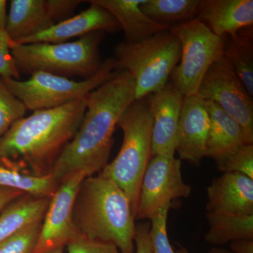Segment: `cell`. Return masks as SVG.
<instances>
[{"instance_id": "1", "label": "cell", "mask_w": 253, "mask_h": 253, "mask_svg": "<svg viewBox=\"0 0 253 253\" xmlns=\"http://www.w3.org/2000/svg\"><path fill=\"white\" fill-rule=\"evenodd\" d=\"M134 101V80L127 71L120 70L86 96L81 126L49 173L58 185L74 173L91 176L102 170L109 163L118 121Z\"/></svg>"}, {"instance_id": "2", "label": "cell", "mask_w": 253, "mask_h": 253, "mask_svg": "<svg viewBox=\"0 0 253 253\" xmlns=\"http://www.w3.org/2000/svg\"><path fill=\"white\" fill-rule=\"evenodd\" d=\"M85 111L86 98L18 120L0 139V166L28 175L49 174Z\"/></svg>"}, {"instance_id": "3", "label": "cell", "mask_w": 253, "mask_h": 253, "mask_svg": "<svg viewBox=\"0 0 253 253\" xmlns=\"http://www.w3.org/2000/svg\"><path fill=\"white\" fill-rule=\"evenodd\" d=\"M73 219L78 234L113 244L121 253H135V217L129 198L107 178H84L76 195Z\"/></svg>"}, {"instance_id": "4", "label": "cell", "mask_w": 253, "mask_h": 253, "mask_svg": "<svg viewBox=\"0 0 253 253\" xmlns=\"http://www.w3.org/2000/svg\"><path fill=\"white\" fill-rule=\"evenodd\" d=\"M105 37L98 31L78 41L63 43L21 44L9 41V48L19 73H46L65 78L94 76L104 61L99 46Z\"/></svg>"}, {"instance_id": "5", "label": "cell", "mask_w": 253, "mask_h": 253, "mask_svg": "<svg viewBox=\"0 0 253 253\" xmlns=\"http://www.w3.org/2000/svg\"><path fill=\"white\" fill-rule=\"evenodd\" d=\"M118 126L123 132L122 146L99 175L113 181L126 193L134 215L141 180L152 157L153 118L147 97L135 100L123 113Z\"/></svg>"}, {"instance_id": "6", "label": "cell", "mask_w": 253, "mask_h": 253, "mask_svg": "<svg viewBox=\"0 0 253 253\" xmlns=\"http://www.w3.org/2000/svg\"><path fill=\"white\" fill-rule=\"evenodd\" d=\"M116 68L126 71L135 84V100L147 97L168 83L181 57V44L170 31L137 43H118L113 49Z\"/></svg>"}, {"instance_id": "7", "label": "cell", "mask_w": 253, "mask_h": 253, "mask_svg": "<svg viewBox=\"0 0 253 253\" xmlns=\"http://www.w3.org/2000/svg\"><path fill=\"white\" fill-rule=\"evenodd\" d=\"M117 71L114 58L105 60L92 77L81 81L46 73L31 75L28 81L2 79L11 92L32 111L55 109L86 96L104 84Z\"/></svg>"}, {"instance_id": "8", "label": "cell", "mask_w": 253, "mask_h": 253, "mask_svg": "<svg viewBox=\"0 0 253 253\" xmlns=\"http://www.w3.org/2000/svg\"><path fill=\"white\" fill-rule=\"evenodd\" d=\"M181 44V57L171 74V83L184 96L197 94L213 63L223 56L224 39L194 18L171 27Z\"/></svg>"}, {"instance_id": "9", "label": "cell", "mask_w": 253, "mask_h": 253, "mask_svg": "<svg viewBox=\"0 0 253 253\" xmlns=\"http://www.w3.org/2000/svg\"><path fill=\"white\" fill-rule=\"evenodd\" d=\"M197 95L204 101L219 105L239 123L245 144H253V97L224 56L209 68Z\"/></svg>"}, {"instance_id": "10", "label": "cell", "mask_w": 253, "mask_h": 253, "mask_svg": "<svg viewBox=\"0 0 253 253\" xmlns=\"http://www.w3.org/2000/svg\"><path fill=\"white\" fill-rule=\"evenodd\" d=\"M191 193V186L183 179L179 158L174 154L152 156L141 180L134 217L151 220L165 206Z\"/></svg>"}, {"instance_id": "11", "label": "cell", "mask_w": 253, "mask_h": 253, "mask_svg": "<svg viewBox=\"0 0 253 253\" xmlns=\"http://www.w3.org/2000/svg\"><path fill=\"white\" fill-rule=\"evenodd\" d=\"M87 177L79 172L61 181L50 199L42 221L41 231L34 253H46L64 247L78 236L73 219V206L82 181Z\"/></svg>"}, {"instance_id": "12", "label": "cell", "mask_w": 253, "mask_h": 253, "mask_svg": "<svg viewBox=\"0 0 253 253\" xmlns=\"http://www.w3.org/2000/svg\"><path fill=\"white\" fill-rule=\"evenodd\" d=\"M184 97L171 82L147 96L153 118L152 156L174 154Z\"/></svg>"}, {"instance_id": "13", "label": "cell", "mask_w": 253, "mask_h": 253, "mask_svg": "<svg viewBox=\"0 0 253 253\" xmlns=\"http://www.w3.org/2000/svg\"><path fill=\"white\" fill-rule=\"evenodd\" d=\"M209 130L210 118L204 100L197 94L184 96L175 148L181 161L199 167L206 157Z\"/></svg>"}, {"instance_id": "14", "label": "cell", "mask_w": 253, "mask_h": 253, "mask_svg": "<svg viewBox=\"0 0 253 253\" xmlns=\"http://www.w3.org/2000/svg\"><path fill=\"white\" fill-rule=\"evenodd\" d=\"M89 4V8L80 14L56 23L49 29L23 40L17 44L63 43L94 32L115 33L121 31L119 23L107 10L99 5Z\"/></svg>"}, {"instance_id": "15", "label": "cell", "mask_w": 253, "mask_h": 253, "mask_svg": "<svg viewBox=\"0 0 253 253\" xmlns=\"http://www.w3.org/2000/svg\"><path fill=\"white\" fill-rule=\"evenodd\" d=\"M206 212L253 214V179L239 173H223L207 188Z\"/></svg>"}, {"instance_id": "16", "label": "cell", "mask_w": 253, "mask_h": 253, "mask_svg": "<svg viewBox=\"0 0 253 253\" xmlns=\"http://www.w3.org/2000/svg\"><path fill=\"white\" fill-rule=\"evenodd\" d=\"M196 18L216 36L234 37L253 26V1L201 0Z\"/></svg>"}, {"instance_id": "17", "label": "cell", "mask_w": 253, "mask_h": 253, "mask_svg": "<svg viewBox=\"0 0 253 253\" xmlns=\"http://www.w3.org/2000/svg\"><path fill=\"white\" fill-rule=\"evenodd\" d=\"M144 0H89L107 10L119 23L126 42L133 44L144 41L170 27L155 22L141 11Z\"/></svg>"}, {"instance_id": "18", "label": "cell", "mask_w": 253, "mask_h": 253, "mask_svg": "<svg viewBox=\"0 0 253 253\" xmlns=\"http://www.w3.org/2000/svg\"><path fill=\"white\" fill-rule=\"evenodd\" d=\"M56 25L46 7V0H11L6 18V31L10 41L23 40L49 29Z\"/></svg>"}, {"instance_id": "19", "label": "cell", "mask_w": 253, "mask_h": 253, "mask_svg": "<svg viewBox=\"0 0 253 253\" xmlns=\"http://www.w3.org/2000/svg\"><path fill=\"white\" fill-rule=\"evenodd\" d=\"M205 105L210 118L206 157L215 161L245 144L244 134L239 123L219 105L211 101Z\"/></svg>"}, {"instance_id": "20", "label": "cell", "mask_w": 253, "mask_h": 253, "mask_svg": "<svg viewBox=\"0 0 253 253\" xmlns=\"http://www.w3.org/2000/svg\"><path fill=\"white\" fill-rule=\"evenodd\" d=\"M51 198L23 195L0 212V243L36 221H42Z\"/></svg>"}, {"instance_id": "21", "label": "cell", "mask_w": 253, "mask_h": 253, "mask_svg": "<svg viewBox=\"0 0 253 253\" xmlns=\"http://www.w3.org/2000/svg\"><path fill=\"white\" fill-rule=\"evenodd\" d=\"M209 229L205 241L221 246L242 239H253V214L206 212Z\"/></svg>"}, {"instance_id": "22", "label": "cell", "mask_w": 253, "mask_h": 253, "mask_svg": "<svg viewBox=\"0 0 253 253\" xmlns=\"http://www.w3.org/2000/svg\"><path fill=\"white\" fill-rule=\"evenodd\" d=\"M223 56L230 63L236 76L253 96V26L238 32L234 37L224 36Z\"/></svg>"}, {"instance_id": "23", "label": "cell", "mask_w": 253, "mask_h": 253, "mask_svg": "<svg viewBox=\"0 0 253 253\" xmlns=\"http://www.w3.org/2000/svg\"><path fill=\"white\" fill-rule=\"evenodd\" d=\"M201 0H144L141 11L155 22L173 27L197 17Z\"/></svg>"}, {"instance_id": "24", "label": "cell", "mask_w": 253, "mask_h": 253, "mask_svg": "<svg viewBox=\"0 0 253 253\" xmlns=\"http://www.w3.org/2000/svg\"><path fill=\"white\" fill-rule=\"evenodd\" d=\"M58 186L50 174L28 175L0 166V187L18 190L35 197L51 198Z\"/></svg>"}, {"instance_id": "25", "label": "cell", "mask_w": 253, "mask_h": 253, "mask_svg": "<svg viewBox=\"0 0 253 253\" xmlns=\"http://www.w3.org/2000/svg\"><path fill=\"white\" fill-rule=\"evenodd\" d=\"M222 173H239L253 179V144H243L215 161Z\"/></svg>"}, {"instance_id": "26", "label": "cell", "mask_w": 253, "mask_h": 253, "mask_svg": "<svg viewBox=\"0 0 253 253\" xmlns=\"http://www.w3.org/2000/svg\"><path fill=\"white\" fill-rule=\"evenodd\" d=\"M27 111L0 78V139L14 123L25 117Z\"/></svg>"}, {"instance_id": "27", "label": "cell", "mask_w": 253, "mask_h": 253, "mask_svg": "<svg viewBox=\"0 0 253 253\" xmlns=\"http://www.w3.org/2000/svg\"><path fill=\"white\" fill-rule=\"evenodd\" d=\"M42 221L28 224L0 243V253H34Z\"/></svg>"}, {"instance_id": "28", "label": "cell", "mask_w": 253, "mask_h": 253, "mask_svg": "<svg viewBox=\"0 0 253 253\" xmlns=\"http://www.w3.org/2000/svg\"><path fill=\"white\" fill-rule=\"evenodd\" d=\"M172 207V204L166 205L151 219L149 230L151 253H175L169 243L167 228L168 213Z\"/></svg>"}, {"instance_id": "29", "label": "cell", "mask_w": 253, "mask_h": 253, "mask_svg": "<svg viewBox=\"0 0 253 253\" xmlns=\"http://www.w3.org/2000/svg\"><path fill=\"white\" fill-rule=\"evenodd\" d=\"M68 253H121L111 243L86 239L78 234L67 245Z\"/></svg>"}, {"instance_id": "30", "label": "cell", "mask_w": 253, "mask_h": 253, "mask_svg": "<svg viewBox=\"0 0 253 253\" xmlns=\"http://www.w3.org/2000/svg\"><path fill=\"white\" fill-rule=\"evenodd\" d=\"M9 41L6 31L0 32V78L20 81V73L11 55Z\"/></svg>"}, {"instance_id": "31", "label": "cell", "mask_w": 253, "mask_h": 253, "mask_svg": "<svg viewBox=\"0 0 253 253\" xmlns=\"http://www.w3.org/2000/svg\"><path fill=\"white\" fill-rule=\"evenodd\" d=\"M84 1L80 0H46V7L55 23L72 16L78 6Z\"/></svg>"}, {"instance_id": "32", "label": "cell", "mask_w": 253, "mask_h": 253, "mask_svg": "<svg viewBox=\"0 0 253 253\" xmlns=\"http://www.w3.org/2000/svg\"><path fill=\"white\" fill-rule=\"evenodd\" d=\"M151 223H139L136 225V233L134 236L135 253H151L150 246L149 230Z\"/></svg>"}, {"instance_id": "33", "label": "cell", "mask_w": 253, "mask_h": 253, "mask_svg": "<svg viewBox=\"0 0 253 253\" xmlns=\"http://www.w3.org/2000/svg\"><path fill=\"white\" fill-rule=\"evenodd\" d=\"M24 194L18 190L0 187V212Z\"/></svg>"}, {"instance_id": "34", "label": "cell", "mask_w": 253, "mask_h": 253, "mask_svg": "<svg viewBox=\"0 0 253 253\" xmlns=\"http://www.w3.org/2000/svg\"><path fill=\"white\" fill-rule=\"evenodd\" d=\"M231 252L253 253V239H242L230 243Z\"/></svg>"}, {"instance_id": "35", "label": "cell", "mask_w": 253, "mask_h": 253, "mask_svg": "<svg viewBox=\"0 0 253 253\" xmlns=\"http://www.w3.org/2000/svg\"><path fill=\"white\" fill-rule=\"evenodd\" d=\"M6 4L7 1L6 0H0V32L6 31L5 29H6V18H7Z\"/></svg>"}, {"instance_id": "36", "label": "cell", "mask_w": 253, "mask_h": 253, "mask_svg": "<svg viewBox=\"0 0 253 253\" xmlns=\"http://www.w3.org/2000/svg\"><path fill=\"white\" fill-rule=\"evenodd\" d=\"M175 253H190L187 249H186L184 246H180L179 245V248L176 249L174 251ZM207 253H234L231 252V251H228L225 249H222V248L213 247L212 249L210 250Z\"/></svg>"}, {"instance_id": "37", "label": "cell", "mask_w": 253, "mask_h": 253, "mask_svg": "<svg viewBox=\"0 0 253 253\" xmlns=\"http://www.w3.org/2000/svg\"><path fill=\"white\" fill-rule=\"evenodd\" d=\"M63 249L62 248H60V249L53 250V251H49V252L46 253H63Z\"/></svg>"}]
</instances>
